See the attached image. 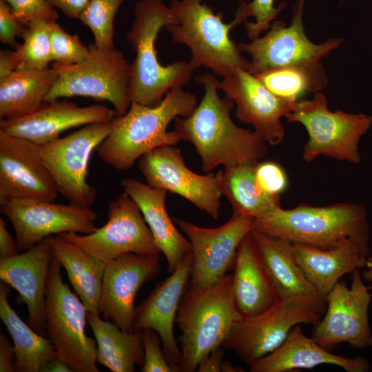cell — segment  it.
I'll return each mask as SVG.
<instances>
[{
    "label": "cell",
    "mask_w": 372,
    "mask_h": 372,
    "mask_svg": "<svg viewBox=\"0 0 372 372\" xmlns=\"http://www.w3.org/2000/svg\"><path fill=\"white\" fill-rule=\"evenodd\" d=\"M194 80L203 86V98L189 116L174 119V130L181 141L194 145L203 172L210 173L219 165H256L267 154L265 141L233 122L234 102L220 97L219 81L214 74L205 72Z\"/></svg>",
    "instance_id": "cell-1"
},
{
    "label": "cell",
    "mask_w": 372,
    "mask_h": 372,
    "mask_svg": "<svg viewBox=\"0 0 372 372\" xmlns=\"http://www.w3.org/2000/svg\"><path fill=\"white\" fill-rule=\"evenodd\" d=\"M198 105L196 95L182 87L169 90L155 106L132 102L127 112L112 121L108 136L96 147L99 156L118 170H126L149 152L174 146L180 141L175 131L167 132L172 121L189 116Z\"/></svg>",
    "instance_id": "cell-2"
},
{
    "label": "cell",
    "mask_w": 372,
    "mask_h": 372,
    "mask_svg": "<svg viewBox=\"0 0 372 372\" xmlns=\"http://www.w3.org/2000/svg\"><path fill=\"white\" fill-rule=\"evenodd\" d=\"M170 7L162 0H139L127 40L136 52L130 66L131 102L155 106L172 89L182 87L192 78L189 61H177L163 65L158 61L155 41L162 28L176 23Z\"/></svg>",
    "instance_id": "cell-3"
},
{
    "label": "cell",
    "mask_w": 372,
    "mask_h": 372,
    "mask_svg": "<svg viewBox=\"0 0 372 372\" xmlns=\"http://www.w3.org/2000/svg\"><path fill=\"white\" fill-rule=\"evenodd\" d=\"M252 230L318 248L331 247L348 239L369 247L366 209L355 203L322 207L300 204L289 209L280 207L253 219Z\"/></svg>",
    "instance_id": "cell-4"
},
{
    "label": "cell",
    "mask_w": 372,
    "mask_h": 372,
    "mask_svg": "<svg viewBox=\"0 0 372 372\" xmlns=\"http://www.w3.org/2000/svg\"><path fill=\"white\" fill-rule=\"evenodd\" d=\"M241 318L233 300L231 274L203 288L187 287L176 317L181 331L180 372L197 371L200 361L222 347Z\"/></svg>",
    "instance_id": "cell-5"
},
{
    "label": "cell",
    "mask_w": 372,
    "mask_h": 372,
    "mask_svg": "<svg viewBox=\"0 0 372 372\" xmlns=\"http://www.w3.org/2000/svg\"><path fill=\"white\" fill-rule=\"evenodd\" d=\"M170 8L177 23L165 28L174 43L189 48L193 70L204 67L225 78L238 69H249V61L229 37L236 26L233 21L225 23L223 14L214 13L203 0H173Z\"/></svg>",
    "instance_id": "cell-6"
},
{
    "label": "cell",
    "mask_w": 372,
    "mask_h": 372,
    "mask_svg": "<svg viewBox=\"0 0 372 372\" xmlns=\"http://www.w3.org/2000/svg\"><path fill=\"white\" fill-rule=\"evenodd\" d=\"M286 118L290 123H300L307 132L308 140L302 151L306 162L323 155L360 163L359 145L372 127V116L331 111L325 95L318 92L311 99L298 101Z\"/></svg>",
    "instance_id": "cell-7"
},
{
    "label": "cell",
    "mask_w": 372,
    "mask_h": 372,
    "mask_svg": "<svg viewBox=\"0 0 372 372\" xmlns=\"http://www.w3.org/2000/svg\"><path fill=\"white\" fill-rule=\"evenodd\" d=\"M61 268L53 258L45 291L46 335L57 358L74 372H99L96 341L85 333L88 311L77 294L63 282Z\"/></svg>",
    "instance_id": "cell-8"
},
{
    "label": "cell",
    "mask_w": 372,
    "mask_h": 372,
    "mask_svg": "<svg viewBox=\"0 0 372 372\" xmlns=\"http://www.w3.org/2000/svg\"><path fill=\"white\" fill-rule=\"evenodd\" d=\"M90 54L78 63L63 65L54 62L57 79L45 101L74 96L108 101L116 116L130 108V66L123 53L115 49H100L89 45Z\"/></svg>",
    "instance_id": "cell-9"
},
{
    "label": "cell",
    "mask_w": 372,
    "mask_h": 372,
    "mask_svg": "<svg viewBox=\"0 0 372 372\" xmlns=\"http://www.w3.org/2000/svg\"><path fill=\"white\" fill-rule=\"evenodd\" d=\"M322 318L312 302L302 296L280 299L264 312L236 321L222 344L251 366L278 349L298 324L315 325Z\"/></svg>",
    "instance_id": "cell-10"
},
{
    "label": "cell",
    "mask_w": 372,
    "mask_h": 372,
    "mask_svg": "<svg viewBox=\"0 0 372 372\" xmlns=\"http://www.w3.org/2000/svg\"><path fill=\"white\" fill-rule=\"evenodd\" d=\"M112 121L85 125L63 138L39 145L43 162L58 192L72 205L90 208L97 189L87 182L92 152L108 136Z\"/></svg>",
    "instance_id": "cell-11"
},
{
    "label": "cell",
    "mask_w": 372,
    "mask_h": 372,
    "mask_svg": "<svg viewBox=\"0 0 372 372\" xmlns=\"http://www.w3.org/2000/svg\"><path fill=\"white\" fill-rule=\"evenodd\" d=\"M371 289L364 284L359 269L352 272L350 287L344 280L338 282L326 297L324 317L313 325L311 337L330 351L341 343L354 349L372 347L369 317Z\"/></svg>",
    "instance_id": "cell-12"
},
{
    "label": "cell",
    "mask_w": 372,
    "mask_h": 372,
    "mask_svg": "<svg viewBox=\"0 0 372 372\" xmlns=\"http://www.w3.org/2000/svg\"><path fill=\"white\" fill-rule=\"evenodd\" d=\"M107 216V223L91 234L58 235L105 263L127 253L161 254L138 205L127 193L110 202Z\"/></svg>",
    "instance_id": "cell-13"
},
{
    "label": "cell",
    "mask_w": 372,
    "mask_h": 372,
    "mask_svg": "<svg viewBox=\"0 0 372 372\" xmlns=\"http://www.w3.org/2000/svg\"><path fill=\"white\" fill-rule=\"evenodd\" d=\"M304 4L305 0L296 1L289 25L282 21H274L264 36L238 45L240 50L251 57L247 70L251 74L319 61L342 44L341 38L329 39L320 44L309 40L304 26Z\"/></svg>",
    "instance_id": "cell-14"
},
{
    "label": "cell",
    "mask_w": 372,
    "mask_h": 372,
    "mask_svg": "<svg viewBox=\"0 0 372 372\" xmlns=\"http://www.w3.org/2000/svg\"><path fill=\"white\" fill-rule=\"evenodd\" d=\"M138 169L152 187L176 194L217 220L220 213L223 170L200 175L185 163L180 150L162 146L139 158Z\"/></svg>",
    "instance_id": "cell-15"
},
{
    "label": "cell",
    "mask_w": 372,
    "mask_h": 372,
    "mask_svg": "<svg viewBox=\"0 0 372 372\" xmlns=\"http://www.w3.org/2000/svg\"><path fill=\"white\" fill-rule=\"evenodd\" d=\"M253 219L232 215L224 225L215 228L198 226L181 218H173L187 236L192 249V260L188 287L209 286L233 269L238 248L252 230Z\"/></svg>",
    "instance_id": "cell-16"
},
{
    "label": "cell",
    "mask_w": 372,
    "mask_h": 372,
    "mask_svg": "<svg viewBox=\"0 0 372 372\" xmlns=\"http://www.w3.org/2000/svg\"><path fill=\"white\" fill-rule=\"evenodd\" d=\"M10 221L19 251H25L52 234L74 232L89 234L96 229L98 218L91 208L33 198L12 200L1 205Z\"/></svg>",
    "instance_id": "cell-17"
},
{
    "label": "cell",
    "mask_w": 372,
    "mask_h": 372,
    "mask_svg": "<svg viewBox=\"0 0 372 372\" xmlns=\"http://www.w3.org/2000/svg\"><path fill=\"white\" fill-rule=\"evenodd\" d=\"M58 194L40 146L0 130V205L20 198L54 201Z\"/></svg>",
    "instance_id": "cell-18"
},
{
    "label": "cell",
    "mask_w": 372,
    "mask_h": 372,
    "mask_svg": "<svg viewBox=\"0 0 372 372\" xmlns=\"http://www.w3.org/2000/svg\"><path fill=\"white\" fill-rule=\"evenodd\" d=\"M159 254L127 253L107 263L104 270L99 314L122 331L132 332L134 301L145 282L161 273Z\"/></svg>",
    "instance_id": "cell-19"
},
{
    "label": "cell",
    "mask_w": 372,
    "mask_h": 372,
    "mask_svg": "<svg viewBox=\"0 0 372 372\" xmlns=\"http://www.w3.org/2000/svg\"><path fill=\"white\" fill-rule=\"evenodd\" d=\"M218 88L236 104V116L240 122L252 125L271 145L282 143L285 137L282 118L287 116L297 101L273 94L245 69L223 78Z\"/></svg>",
    "instance_id": "cell-20"
},
{
    "label": "cell",
    "mask_w": 372,
    "mask_h": 372,
    "mask_svg": "<svg viewBox=\"0 0 372 372\" xmlns=\"http://www.w3.org/2000/svg\"><path fill=\"white\" fill-rule=\"evenodd\" d=\"M192 260V254L135 307L132 326V332L152 329L158 334L165 358L175 372H180L181 351L174 338V325L189 285Z\"/></svg>",
    "instance_id": "cell-21"
},
{
    "label": "cell",
    "mask_w": 372,
    "mask_h": 372,
    "mask_svg": "<svg viewBox=\"0 0 372 372\" xmlns=\"http://www.w3.org/2000/svg\"><path fill=\"white\" fill-rule=\"evenodd\" d=\"M116 116L114 110L101 105L79 107L76 103L59 99L45 101L28 114L0 120V130L39 145L59 138L60 134L82 125L110 122Z\"/></svg>",
    "instance_id": "cell-22"
},
{
    "label": "cell",
    "mask_w": 372,
    "mask_h": 372,
    "mask_svg": "<svg viewBox=\"0 0 372 372\" xmlns=\"http://www.w3.org/2000/svg\"><path fill=\"white\" fill-rule=\"evenodd\" d=\"M53 258L48 240L43 239L23 253L0 259V279L19 294L28 311V324L45 336L47 280Z\"/></svg>",
    "instance_id": "cell-23"
},
{
    "label": "cell",
    "mask_w": 372,
    "mask_h": 372,
    "mask_svg": "<svg viewBox=\"0 0 372 372\" xmlns=\"http://www.w3.org/2000/svg\"><path fill=\"white\" fill-rule=\"evenodd\" d=\"M233 270V300L242 317L258 315L280 300L251 231L238 248Z\"/></svg>",
    "instance_id": "cell-24"
},
{
    "label": "cell",
    "mask_w": 372,
    "mask_h": 372,
    "mask_svg": "<svg viewBox=\"0 0 372 372\" xmlns=\"http://www.w3.org/2000/svg\"><path fill=\"white\" fill-rule=\"evenodd\" d=\"M121 185L138 205L156 245L166 258L168 272L173 273L192 255V249L167 211V192L132 178L122 180Z\"/></svg>",
    "instance_id": "cell-25"
},
{
    "label": "cell",
    "mask_w": 372,
    "mask_h": 372,
    "mask_svg": "<svg viewBox=\"0 0 372 372\" xmlns=\"http://www.w3.org/2000/svg\"><path fill=\"white\" fill-rule=\"evenodd\" d=\"M301 324L295 326L275 351L250 366L251 372H288L332 364L347 372H366L371 364L364 357L346 358L331 353L306 336Z\"/></svg>",
    "instance_id": "cell-26"
},
{
    "label": "cell",
    "mask_w": 372,
    "mask_h": 372,
    "mask_svg": "<svg viewBox=\"0 0 372 372\" xmlns=\"http://www.w3.org/2000/svg\"><path fill=\"white\" fill-rule=\"evenodd\" d=\"M295 258L319 293L326 299L340 278L364 269L370 247L353 239L329 248L292 244Z\"/></svg>",
    "instance_id": "cell-27"
},
{
    "label": "cell",
    "mask_w": 372,
    "mask_h": 372,
    "mask_svg": "<svg viewBox=\"0 0 372 372\" xmlns=\"http://www.w3.org/2000/svg\"><path fill=\"white\" fill-rule=\"evenodd\" d=\"M266 268L280 299L302 296L310 300L320 315H324L326 299L311 283L297 262L290 242L252 230Z\"/></svg>",
    "instance_id": "cell-28"
},
{
    "label": "cell",
    "mask_w": 372,
    "mask_h": 372,
    "mask_svg": "<svg viewBox=\"0 0 372 372\" xmlns=\"http://www.w3.org/2000/svg\"><path fill=\"white\" fill-rule=\"evenodd\" d=\"M53 258L63 267L75 293L88 312L99 313V301L107 263L61 236L47 237Z\"/></svg>",
    "instance_id": "cell-29"
},
{
    "label": "cell",
    "mask_w": 372,
    "mask_h": 372,
    "mask_svg": "<svg viewBox=\"0 0 372 372\" xmlns=\"http://www.w3.org/2000/svg\"><path fill=\"white\" fill-rule=\"evenodd\" d=\"M57 79L54 69H17L0 80V118L11 119L37 110Z\"/></svg>",
    "instance_id": "cell-30"
},
{
    "label": "cell",
    "mask_w": 372,
    "mask_h": 372,
    "mask_svg": "<svg viewBox=\"0 0 372 372\" xmlns=\"http://www.w3.org/2000/svg\"><path fill=\"white\" fill-rule=\"evenodd\" d=\"M10 286L0 283V318L14 342V371L40 372L50 361L57 358L56 350L46 338L24 322L11 307L8 296Z\"/></svg>",
    "instance_id": "cell-31"
},
{
    "label": "cell",
    "mask_w": 372,
    "mask_h": 372,
    "mask_svg": "<svg viewBox=\"0 0 372 372\" xmlns=\"http://www.w3.org/2000/svg\"><path fill=\"white\" fill-rule=\"evenodd\" d=\"M87 322L97 344V362L112 372H134L144 362L142 331L125 332L99 313L87 312Z\"/></svg>",
    "instance_id": "cell-32"
},
{
    "label": "cell",
    "mask_w": 372,
    "mask_h": 372,
    "mask_svg": "<svg viewBox=\"0 0 372 372\" xmlns=\"http://www.w3.org/2000/svg\"><path fill=\"white\" fill-rule=\"evenodd\" d=\"M255 166L224 167L222 192L231 205L234 215L255 219L281 207L280 197L267 194L258 186L255 176Z\"/></svg>",
    "instance_id": "cell-33"
},
{
    "label": "cell",
    "mask_w": 372,
    "mask_h": 372,
    "mask_svg": "<svg viewBox=\"0 0 372 372\" xmlns=\"http://www.w3.org/2000/svg\"><path fill=\"white\" fill-rule=\"evenodd\" d=\"M278 97L298 101L307 93H316L327 85L321 61L267 70L254 74Z\"/></svg>",
    "instance_id": "cell-34"
},
{
    "label": "cell",
    "mask_w": 372,
    "mask_h": 372,
    "mask_svg": "<svg viewBox=\"0 0 372 372\" xmlns=\"http://www.w3.org/2000/svg\"><path fill=\"white\" fill-rule=\"evenodd\" d=\"M51 21L36 20L30 23L21 38L23 41L13 50L17 69L43 70L52 61L50 50Z\"/></svg>",
    "instance_id": "cell-35"
},
{
    "label": "cell",
    "mask_w": 372,
    "mask_h": 372,
    "mask_svg": "<svg viewBox=\"0 0 372 372\" xmlns=\"http://www.w3.org/2000/svg\"><path fill=\"white\" fill-rule=\"evenodd\" d=\"M126 0H90L79 19L92 31L95 45L100 49L114 48V21Z\"/></svg>",
    "instance_id": "cell-36"
},
{
    "label": "cell",
    "mask_w": 372,
    "mask_h": 372,
    "mask_svg": "<svg viewBox=\"0 0 372 372\" xmlns=\"http://www.w3.org/2000/svg\"><path fill=\"white\" fill-rule=\"evenodd\" d=\"M240 2L233 21L243 22L247 37L254 39L267 31L278 15L286 7L284 2L274 6L275 0H238Z\"/></svg>",
    "instance_id": "cell-37"
},
{
    "label": "cell",
    "mask_w": 372,
    "mask_h": 372,
    "mask_svg": "<svg viewBox=\"0 0 372 372\" xmlns=\"http://www.w3.org/2000/svg\"><path fill=\"white\" fill-rule=\"evenodd\" d=\"M50 50L52 61L63 65L81 62L90 54L89 46H85L77 35L65 32L56 21L50 28Z\"/></svg>",
    "instance_id": "cell-38"
},
{
    "label": "cell",
    "mask_w": 372,
    "mask_h": 372,
    "mask_svg": "<svg viewBox=\"0 0 372 372\" xmlns=\"http://www.w3.org/2000/svg\"><path fill=\"white\" fill-rule=\"evenodd\" d=\"M255 176L260 188L272 196L280 197L288 186L286 172L276 162H258L255 166Z\"/></svg>",
    "instance_id": "cell-39"
},
{
    "label": "cell",
    "mask_w": 372,
    "mask_h": 372,
    "mask_svg": "<svg viewBox=\"0 0 372 372\" xmlns=\"http://www.w3.org/2000/svg\"><path fill=\"white\" fill-rule=\"evenodd\" d=\"M14 16L25 25L36 20L56 21L57 11L47 0H5Z\"/></svg>",
    "instance_id": "cell-40"
},
{
    "label": "cell",
    "mask_w": 372,
    "mask_h": 372,
    "mask_svg": "<svg viewBox=\"0 0 372 372\" xmlns=\"http://www.w3.org/2000/svg\"><path fill=\"white\" fill-rule=\"evenodd\" d=\"M144 349V362L141 367L143 372H175L168 363L163 349L161 338L152 329L142 331Z\"/></svg>",
    "instance_id": "cell-41"
},
{
    "label": "cell",
    "mask_w": 372,
    "mask_h": 372,
    "mask_svg": "<svg viewBox=\"0 0 372 372\" xmlns=\"http://www.w3.org/2000/svg\"><path fill=\"white\" fill-rule=\"evenodd\" d=\"M26 28L13 14L10 6L0 0V41L16 48V38L22 37Z\"/></svg>",
    "instance_id": "cell-42"
},
{
    "label": "cell",
    "mask_w": 372,
    "mask_h": 372,
    "mask_svg": "<svg viewBox=\"0 0 372 372\" xmlns=\"http://www.w3.org/2000/svg\"><path fill=\"white\" fill-rule=\"evenodd\" d=\"M14 348L8 337L0 331V372H14Z\"/></svg>",
    "instance_id": "cell-43"
},
{
    "label": "cell",
    "mask_w": 372,
    "mask_h": 372,
    "mask_svg": "<svg viewBox=\"0 0 372 372\" xmlns=\"http://www.w3.org/2000/svg\"><path fill=\"white\" fill-rule=\"evenodd\" d=\"M54 8L61 10L71 19H78L90 0H47Z\"/></svg>",
    "instance_id": "cell-44"
},
{
    "label": "cell",
    "mask_w": 372,
    "mask_h": 372,
    "mask_svg": "<svg viewBox=\"0 0 372 372\" xmlns=\"http://www.w3.org/2000/svg\"><path fill=\"white\" fill-rule=\"evenodd\" d=\"M224 348L219 347L207 354L199 362L198 372H220L223 361Z\"/></svg>",
    "instance_id": "cell-45"
},
{
    "label": "cell",
    "mask_w": 372,
    "mask_h": 372,
    "mask_svg": "<svg viewBox=\"0 0 372 372\" xmlns=\"http://www.w3.org/2000/svg\"><path fill=\"white\" fill-rule=\"evenodd\" d=\"M17 241L6 228V223L0 218V259L13 256L19 253Z\"/></svg>",
    "instance_id": "cell-46"
},
{
    "label": "cell",
    "mask_w": 372,
    "mask_h": 372,
    "mask_svg": "<svg viewBox=\"0 0 372 372\" xmlns=\"http://www.w3.org/2000/svg\"><path fill=\"white\" fill-rule=\"evenodd\" d=\"M16 70L13 52L8 50L0 51V80L8 76Z\"/></svg>",
    "instance_id": "cell-47"
},
{
    "label": "cell",
    "mask_w": 372,
    "mask_h": 372,
    "mask_svg": "<svg viewBox=\"0 0 372 372\" xmlns=\"http://www.w3.org/2000/svg\"><path fill=\"white\" fill-rule=\"evenodd\" d=\"M40 372H74L72 368L59 358L48 362Z\"/></svg>",
    "instance_id": "cell-48"
},
{
    "label": "cell",
    "mask_w": 372,
    "mask_h": 372,
    "mask_svg": "<svg viewBox=\"0 0 372 372\" xmlns=\"http://www.w3.org/2000/svg\"><path fill=\"white\" fill-rule=\"evenodd\" d=\"M362 276L363 280L372 283V255H369L367 258ZM371 288L372 289V285Z\"/></svg>",
    "instance_id": "cell-49"
},
{
    "label": "cell",
    "mask_w": 372,
    "mask_h": 372,
    "mask_svg": "<svg viewBox=\"0 0 372 372\" xmlns=\"http://www.w3.org/2000/svg\"><path fill=\"white\" fill-rule=\"evenodd\" d=\"M242 368L234 366L228 361L223 360L221 364V371L223 372H241L245 371Z\"/></svg>",
    "instance_id": "cell-50"
}]
</instances>
